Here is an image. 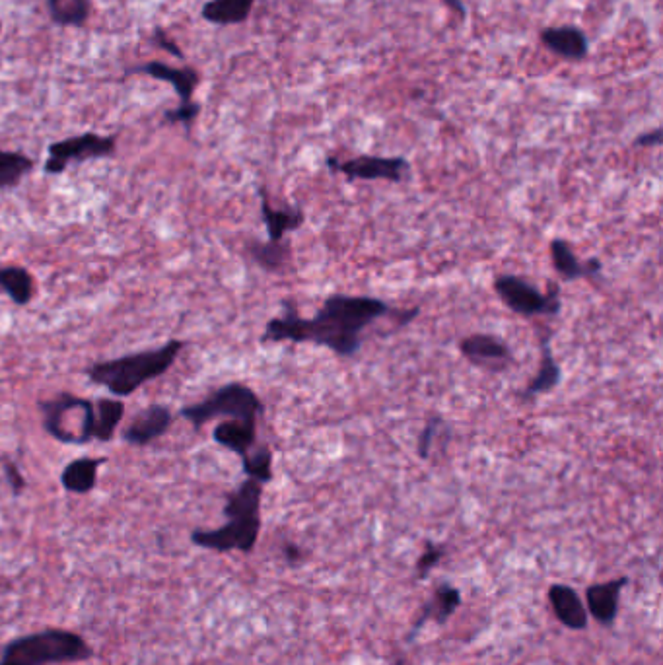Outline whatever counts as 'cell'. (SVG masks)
<instances>
[{"label": "cell", "instance_id": "obj_1", "mask_svg": "<svg viewBox=\"0 0 663 665\" xmlns=\"http://www.w3.org/2000/svg\"><path fill=\"white\" fill-rule=\"evenodd\" d=\"M282 308L284 315L267 323L261 343H315L345 358L360 350L362 331L391 312L380 298L349 294L325 298L323 308L312 319H302L292 300H284Z\"/></svg>", "mask_w": 663, "mask_h": 665}, {"label": "cell", "instance_id": "obj_2", "mask_svg": "<svg viewBox=\"0 0 663 665\" xmlns=\"http://www.w3.org/2000/svg\"><path fill=\"white\" fill-rule=\"evenodd\" d=\"M261 496L263 485L247 479L232 494H228L224 516L228 522L218 529H195L191 543L216 553L253 551L261 529Z\"/></svg>", "mask_w": 663, "mask_h": 665}, {"label": "cell", "instance_id": "obj_3", "mask_svg": "<svg viewBox=\"0 0 663 665\" xmlns=\"http://www.w3.org/2000/svg\"><path fill=\"white\" fill-rule=\"evenodd\" d=\"M185 349V341H168L160 349L125 354L119 358L94 362L86 376L92 384L102 385L115 397H129L142 385L164 376Z\"/></svg>", "mask_w": 663, "mask_h": 665}, {"label": "cell", "instance_id": "obj_4", "mask_svg": "<svg viewBox=\"0 0 663 665\" xmlns=\"http://www.w3.org/2000/svg\"><path fill=\"white\" fill-rule=\"evenodd\" d=\"M94 648L82 634L67 629H45L20 636L2 648L0 665H53L86 662Z\"/></svg>", "mask_w": 663, "mask_h": 665}, {"label": "cell", "instance_id": "obj_5", "mask_svg": "<svg viewBox=\"0 0 663 665\" xmlns=\"http://www.w3.org/2000/svg\"><path fill=\"white\" fill-rule=\"evenodd\" d=\"M265 405L259 395L240 382L222 385L212 391L205 401L185 405L179 409V417L189 420L195 430H201L214 419L255 420L263 415Z\"/></svg>", "mask_w": 663, "mask_h": 665}, {"label": "cell", "instance_id": "obj_6", "mask_svg": "<svg viewBox=\"0 0 663 665\" xmlns=\"http://www.w3.org/2000/svg\"><path fill=\"white\" fill-rule=\"evenodd\" d=\"M494 292L506 308L522 317H557L562 306L559 284H551L549 294H543L539 288L516 275H502L494 280Z\"/></svg>", "mask_w": 663, "mask_h": 665}, {"label": "cell", "instance_id": "obj_7", "mask_svg": "<svg viewBox=\"0 0 663 665\" xmlns=\"http://www.w3.org/2000/svg\"><path fill=\"white\" fill-rule=\"evenodd\" d=\"M117 150V139L111 135L84 133L78 137L57 140L49 144V158L45 162V174H63L70 164H82L86 160L109 158Z\"/></svg>", "mask_w": 663, "mask_h": 665}, {"label": "cell", "instance_id": "obj_8", "mask_svg": "<svg viewBox=\"0 0 663 665\" xmlns=\"http://www.w3.org/2000/svg\"><path fill=\"white\" fill-rule=\"evenodd\" d=\"M327 168L331 172L347 175L349 179H364V181H391L401 183L411 174V164L401 156H356L345 162L337 158H327Z\"/></svg>", "mask_w": 663, "mask_h": 665}, {"label": "cell", "instance_id": "obj_9", "mask_svg": "<svg viewBox=\"0 0 663 665\" xmlns=\"http://www.w3.org/2000/svg\"><path fill=\"white\" fill-rule=\"evenodd\" d=\"M174 419V411L170 407L158 403L148 405L129 420V424L123 428L121 438L129 446H148L172 428Z\"/></svg>", "mask_w": 663, "mask_h": 665}, {"label": "cell", "instance_id": "obj_10", "mask_svg": "<svg viewBox=\"0 0 663 665\" xmlns=\"http://www.w3.org/2000/svg\"><path fill=\"white\" fill-rule=\"evenodd\" d=\"M459 352L475 366L489 372H504L512 362V349L498 337L489 333H475L459 343Z\"/></svg>", "mask_w": 663, "mask_h": 665}, {"label": "cell", "instance_id": "obj_11", "mask_svg": "<svg viewBox=\"0 0 663 665\" xmlns=\"http://www.w3.org/2000/svg\"><path fill=\"white\" fill-rule=\"evenodd\" d=\"M127 74H146L154 80H162V82H168L170 86H174L177 96H179V105H189L193 104V94L201 82V74L199 70L193 69V67H181V69H175V67H170L166 63H160V61H150V63H144L140 67H135V69L127 70Z\"/></svg>", "mask_w": 663, "mask_h": 665}, {"label": "cell", "instance_id": "obj_12", "mask_svg": "<svg viewBox=\"0 0 663 665\" xmlns=\"http://www.w3.org/2000/svg\"><path fill=\"white\" fill-rule=\"evenodd\" d=\"M543 45L564 61H584L590 53L588 37L576 26H551L541 32Z\"/></svg>", "mask_w": 663, "mask_h": 665}, {"label": "cell", "instance_id": "obj_13", "mask_svg": "<svg viewBox=\"0 0 663 665\" xmlns=\"http://www.w3.org/2000/svg\"><path fill=\"white\" fill-rule=\"evenodd\" d=\"M212 438L218 446H222L244 459L257 442V422L238 419L222 420L218 426H214Z\"/></svg>", "mask_w": 663, "mask_h": 665}, {"label": "cell", "instance_id": "obj_14", "mask_svg": "<svg viewBox=\"0 0 663 665\" xmlns=\"http://www.w3.org/2000/svg\"><path fill=\"white\" fill-rule=\"evenodd\" d=\"M551 259L553 265L557 269L560 277L564 280H578L586 279V277H599L603 271V265L599 259H588V261H580L576 257V253L572 251L570 244L562 238H555L551 242Z\"/></svg>", "mask_w": 663, "mask_h": 665}, {"label": "cell", "instance_id": "obj_15", "mask_svg": "<svg viewBox=\"0 0 663 665\" xmlns=\"http://www.w3.org/2000/svg\"><path fill=\"white\" fill-rule=\"evenodd\" d=\"M107 457H80L70 461L61 473V485L72 494H88L98 485V471Z\"/></svg>", "mask_w": 663, "mask_h": 665}, {"label": "cell", "instance_id": "obj_16", "mask_svg": "<svg viewBox=\"0 0 663 665\" xmlns=\"http://www.w3.org/2000/svg\"><path fill=\"white\" fill-rule=\"evenodd\" d=\"M551 337H553V333L547 331V335L541 339V364H539V370L533 376V380L520 393L524 401H529L543 393H549L560 384V366L551 349Z\"/></svg>", "mask_w": 663, "mask_h": 665}, {"label": "cell", "instance_id": "obj_17", "mask_svg": "<svg viewBox=\"0 0 663 665\" xmlns=\"http://www.w3.org/2000/svg\"><path fill=\"white\" fill-rule=\"evenodd\" d=\"M259 195H261V216H263V222H265V228H267L269 242H275V244L282 242L288 232H294L304 224V218H306L304 210L273 209L269 199H267V193L261 191Z\"/></svg>", "mask_w": 663, "mask_h": 665}, {"label": "cell", "instance_id": "obj_18", "mask_svg": "<svg viewBox=\"0 0 663 665\" xmlns=\"http://www.w3.org/2000/svg\"><path fill=\"white\" fill-rule=\"evenodd\" d=\"M549 599L553 603V609H555L557 617H559L560 621L568 629H586V625H588L586 607L582 605L580 597H578V594L572 588H568V586H553L549 590Z\"/></svg>", "mask_w": 663, "mask_h": 665}, {"label": "cell", "instance_id": "obj_19", "mask_svg": "<svg viewBox=\"0 0 663 665\" xmlns=\"http://www.w3.org/2000/svg\"><path fill=\"white\" fill-rule=\"evenodd\" d=\"M0 292H4L12 300V304L28 306L35 296L32 273L18 265L0 267Z\"/></svg>", "mask_w": 663, "mask_h": 665}, {"label": "cell", "instance_id": "obj_20", "mask_svg": "<svg viewBox=\"0 0 663 665\" xmlns=\"http://www.w3.org/2000/svg\"><path fill=\"white\" fill-rule=\"evenodd\" d=\"M253 4L255 0H209L201 16L214 26H236L249 18Z\"/></svg>", "mask_w": 663, "mask_h": 665}, {"label": "cell", "instance_id": "obj_21", "mask_svg": "<svg viewBox=\"0 0 663 665\" xmlns=\"http://www.w3.org/2000/svg\"><path fill=\"white\" fill-rule=\"evenodd\" d=\"M627 578H619L607 584H597L588 590V605L595 619L603 625H611L617 615V601Z\"/></svg>", "mask_w": 663, "mask_h": 665}, {"label": "cell", "instance_id": "obj_22", "mask_svg": "<svg viewBox=\"0 0 663 665\" xmlns=\"http://www.w3.org/2000/svg\"><path fill=\"white\" fill-rule=\"evenodd\" d=\"M96 407V440L98 442H111L117 426L121 424V420L125 417V403L119 397H100L94 401Z\"/></svg>", "mask_w": 663, "mask_h": 665}, {"label": "cell", "instance_id": "obj_23", "mask_svg": "<svg viewBox=\"0 0 663 665\" xmlns=\"http://www.w3.org/2000/svg\"><path fill=\"white\" fill-rule=\"evenodd\" d=\"M51 20L61 28H82L92 12L90 0H47Z\"/></svg>", "mask_w": 663, "mask_h": 665}, {"label": "cell", "instance_id": "obj_24", "mask_svg": "<svg viewBox=\"0 0 663 665\" xmlns=\"http://www.w3.org/2000/svg\"><path fill=\"white\" fill-rule=\"evenodd\" d=\"M34 166L35 162L30 156L0 148V189L16 187L34 170Z\"/></svg>", "mask_w": 663, "mask_h": 665}, {"label": "cell", "instance_id": "obj_25", "mask_svg": "<svg viewBox=\"0 0 663 665\" xmlns=\"http://www.w3.org/2000/svg\"><path fill=\"white\" fill-rule=\"evenodd\" d=\"M249 255L251 259L265 271L277 273L282 271L290 259V242L282 240V242H265V244H251L249 245Z\"/></svg>", "mask_w": 663, "mask_h": 665}, {"label": "cell", "instance_id": "obj_26", "mask_svg": "<svg viewBox=\"0 0 663 665\" xmlns=\"http://www.w3.org/2000/svg\"><path fill=\"white\" fill-rule=\"evenodd\" d=\"M459 601H461V595L457 590L450 588V586H440L438 592L434 595V601L426 605L424 615L419 619V625H422L424 621H428V617L436 619L438 623H444L459 607Z\"/></svg>", "mask_w": 663, "mask_h": 665}, {"label": "cell", "instance_id": "obj_27", "mask_svg": "<svg viewBox=\"0 0 663 665\" xmlns=\"http://www.w3.org/2000/svg\"><path fill=\"white\" fill-rule=\"evenodd\" d=\"M242 467L247 479H253L261 485L273 481V454L267 446L257 448L253 454L249 452L247 457L242 459Z\"/></svg>", "mask_w": 663, "mask_h": 665}, {"label": "cell", "instance_id": "obj_28", "mask_svg": "<svg viewBox=\"0 0 663 665\" xmlns=\"http://www.w3.org/2000/svg\"><path fill=\"white\" fill-rule=\"evenodd\" d=\"M201 113V105L197 102L189 105H177L175 109H170L164 113V123H170V125H175V123H183V125H191L197 115Z\"/></svg>", "mask_w": 663, "mask_h": 665}, {"label": "cell", "instance_id": "obj_29", "mask_svg": "<svg viewBox=\"0 0 663 665\" xmlns=\"http://www.w3.org/2000/svg\"><path fill=\"white\" fill-rule=\"evenodd\" d=\"M2 469H4V477H6V483L12 489V494L20 496L26 489V479H24L18 463H14L10 459H2Z\"/></svg>", "mask_w": 663, "mask_h": 665}, {"label": "cell", "instance_id": "obj_30", "mask_svg": "<svg viewBox=\"0 0 663 665\" xmlns=\"http://www.w3.org/2000/svg\"><path fill=\"white\" fill-rule=\"evenodd\" d=\"M442 424V419L440 417H434V419L428 420L422 434L419 438V457L420 459H428L430 457V450H432V444H434V436H436V430L438 426Z\"/></svg>", "mask_w": 663, "mask_h": 665}, {"label": "cell", "instance_id": "obj_31", "mask_svg": "<svg viewBox=\"0 0 663 665\" xmlns=\"http://www.w3.org/2000/svg\"><path fill=\"white\" fill-rule=\"evenodd\" d=\"M150 41H152L156 47H160V49L168 51L170 55H174L175 59H185V55L181 53V49L177 47V43H175L174 39L166 34L162 28H156V30H154V34H152V39H150Z\"/></svg>", "mask_w": 663, "mask_h": 665}, {"label": "cell", "instance_id": "obj_32", "mask_svg": "<svg viewBox=\"0 0 663 665\" xmlns=\"http://www.w3.org/2000/svg\"><path fill=\"white\" fill-rule=\"evenodd\" d=\"M442 555H444V549H442V547H434L432 543L426 545V551H424V555H422L419 560L420 578L426 576V572H428L438 560L442 559Z\"/></svg>", "mask_w": 663, "mask_h": 665}, {"label": "cell", "instance_id": "obj_33", "mask_svg": "<svg viewBox=\"0 0 663 665\" xmlns=\"http://www.w3.org/2000/svg\"><path fill=\"white\" fill-rule=\"evenodd\" d=\"M662 144V129H654L650 133H642L638 139L634 140V146H644V148H652V146H660Z\"/></svg>", "mask_w": 663, "mask_h": 665}, {"label": "cell", "instance_id": "obj_34", "mask_svg": "<svg viewBox=\"0 0 663 665\" xmlns=\"http://www.w3.org/2000/svg\"><path fill=\"white\" fill-rule=\"evenodd\" d=\"M452 12H455L457 16H465V4H463V0H442Z\"/></svg>", "mask_w": 663, "mask_h": 665}, {"label": "cell", "instance_id": "obj_35", "mask_svg": "<svg viewBox=\"0 0 663 665\" xmlns=\"http://www.w3.org/2000/svg\"><path fill=\"white\" fill-rule=\"evenodd\" d=\"M0 32H2V22H0Z\"/></svg>", "mask_w": 663, "mask_h": 665}]
</instances>
